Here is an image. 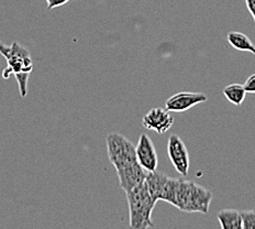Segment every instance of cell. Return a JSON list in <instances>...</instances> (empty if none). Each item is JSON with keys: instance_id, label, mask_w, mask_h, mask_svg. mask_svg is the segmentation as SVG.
<instances>
[{"instance_id": "obj_9", "label": "cell", "mask_w": 255, "mask_h": 229, "mask_svg": "<svg viewBox=\"0 0 255 229\" xmlns=\"http://www.w3.org/2000/svg\"><path fill=\"white\" fill-rule=\"evenodd\" d=\"M174 124L173 116L165 108L155 107L148 110L142 119V126L148 130H154L159 135L165 134Z\"/></svg>"}, {"instance_id": "obj_7", "label": "cell", "mask_w": 255, "mask_h": 229, "mask_svg": "<svg viewBox=\"0 0 255 229\" xmlns=\"http://www.w3.org/2000/svg\"><path fill=\"white\" fill-rule=\"evenodd\" d=\"M136 160L147 172H154L158 167V157L151 138L143 134L139 138V142L135 147Z\"/></svg>"}, {"instance_id": "obj_5", "label": "cell", "mask_w": 255, "mask_h": 229, "mask_svg": "<svg viewBox=\"0 0 255 229\" xmlns=\"http://www.w3.org/2000/svg\"><path fill=\"white\" fill-rule=\"evenodd\" d=\"M167 154L175 170L182 177H187L189 171V153L185 142L179 136L171 135L168 138Z\"/></svg>"}, {"instance_id": "obj_16", "label": "cell", "mask_w": 255, "mask_h": 229, "mask_svg": "<svg viewBox=\"0 0 255 229\" xmlns=\"http://www.w3.org/2000/svg\"><path fill=\"white\" fill-rule=\"evenodd\" d=\"M246 4L249 12L252 14V17L255 21V0H246Z\"/></svg>"}, {"instance_id": "obj_11", "label": "cell", "mask_w": 255, "mask_h": 229, "mask_svg": "<svg viewBox=\"0 0 255 229\" xmlns=\"http://www.w3.org/2000/svg\"><path fill=\"white\" fill-rule=\"evenodd\" d=\"M227 40L233 49L241 52H251L253 54L255 53V45L253 44V42L248 35L242 33V32H239V31L229 32L227 36Z\"/></svg>"}, {"instance_id": "obj_14", "label": "cell", "mask_w": 255, "mask_h": 229, "mask_svg": "<svg viewBox=\"0 0 255 229\" xmlns=\"http://www.w3.org/2000/svg\"><path fill=\"white\" fill-rule=\"evenodd\" d=\"M243 85L248 94H255V74H252Z\"/></svg>"}, {"instance_id": "obj_4", "label": "cell", "mask_w": 255, "mask_h": 229, "mask_svg": "<svg viewBox=\"0 0 255 229\" xmlns=\"http://www.w3.org/2000/svg\"><path fill=\"white\" fill-rule=\"evenodd\" d=\"M106 143L108 158L116 170L137 162L135 147L125 136L114 132L107 136Z\"/></svg>"}, {"instance_id": "obj_18", "label": "cell", "mask_w": 255, "mask_h": 229, "mask_svg": "<svg viewBox=\"0 0 255 229\" xmlns=\"http://www.w3.org/2000/svg\"><path fill=\"white\" fill-rule=\"evenodd\" d=\"M50 1H51V0H46V2H47V3H49Z\"/></svg>"}, {"instance_id": "obj_10", "label": "cell", "mask_w": 255, "mask_h": 229, "mask_svg": "<svg viewBox=\"0 0 255 229\" xmlns=\"http://www.w3.org/2000/svg\"><path fill=\"white\" fill-rule=\"evenodd\" d=\"M217 217L222 229H243L241 212L237 210H222L218 213Z\"/></svg>"}, {"instance_id": "obj_13", "label": "cell", "mask_w": 255, "mask_h": 229, "mask_svg": "<svg viewBox=\"0 0 255 229\" xmlns=\"http://www.w3.org/2000/svg\"><path fill=\"white\" fill-rule=\"evenodd\" d=\"M243 229H255V211L241 212Z\"/></svg>"}, {"instance_id": "obj_1", "label": "cell", "mask_w": 255, "mask_h": 229, "mask_svg": "<svg viewBox=\"0 0 255 229\" xmlns=\"http://www.w3.org/2000/svg\"><path fill=\"white\" fill-rule=\"evenodd\" d=\"M126 194L129 204L130 227L133 229L153 228L152 212L157 202L152 198L146 183L140 184Z\"/></svg>"}, {"instance_id": "obj_17", "label": "cell", "mask_w": 255, "mask_h": 229, "mask_svg": "<svg viewBox=\"0 0 255 229\" xmlns=\"http://www.w3.org/2000/svg\"><path fill=\"white\" fill-rule=\"evenodd\" d=\"M9 50H10V45H6L4 43H2L1 41H0V54L6 56L8 54Z\"/></svg>"}, {"instance_id": "obj_15", "label": "cell", "mask_w": 255, "mask_h": 229, "mask_svg": "<svg viewBox=\"0 0 255 229\" xmlns=\"http://www.w3.org/2000/svg\"><path fill=\"white\" fill-rule=\"evenodd\" d=\"M70 0H51V1L47 3V9L51 10V9H55L57 7H61L64 6V4H66Z\"/></svg>"}, {"instance_id": "obj_3", "label": "cell", "mask_w": 255, "mask_h": 229, "mask_svg": "<svg viewBox=\"0 0 255 229\" xmlns=\"http://www.w3.org/2000/svg\"><path fill=\"white\" fill-rule=\"evenodd\" d=\"M4 57L7 58V67L2 72V77L9 78L14 75L21 97H25L28 94V78L33 71V62L30 52L18 42H12L8 54Z\"/></svg>"}, {"instance_id": "obj_2", "label": "cell", "mask_w": 255, "mask_h": 229, "mask_svg": "<svg viewBox=\"0 0 255 229\" xmlns=\"http://www.w3.org/2000/svg\"><path fill=\"white\" fill-rule=\"evenodd\" d=\"M212 201V193L197 183L179 179L175 207L185 213L208 214Z\"/></svg>"}, {"instance_id": "obj_6", "label": "cell", "mask_w": 255, "mask_h": 229, "mask_svg": "<svg viewBox=\"0 0 255 229\" xmlns=\"http://www.w3.org/2000/svg\"><path fill=\"white\" fill-rule=\"evenodd\" d=\"M208 96L204 93L196 92H180L171 96L165 103V108L171 113H184L194 106L205 103Z\"/></svg>"}, {"instance_id": "obj_12", "label": "cell", "mask_w": 255, "mask_h": 229, "mask_svg": "<svg viewBox=\"0 0 255 229\" xmlns=\"http://www.w3.org/2000/svg\"><path fill=\"white\" fill-rule=\"evenodd\" d=\"M222 93L231 104L236 106H240L244 102L248 94L246 88H244V85L237 83L228 85V86L223 88Z\"/></svg>"}, {"instance_id": "obj_8", "label": "cell", "mask_w": 255, "mask_h": 229, "mask_svg": "<svg viewBox=\"0 0 255 229\" xmlns=\"http://www.w3.org/2000/svg\"><path fill=\"white\" fill-rule=\"evenodd\" d=\"M117 173H118L121 189L128 193V192L135 189L136 186L144 183L148 172L144 168L141 167L139 162H134L118 169Z\"/></svg>"}, {"instance_id": "obj_19", "label": "cell", "mask_w": 255, "mask_h": 229, "mask_svg": "<svg viewBox=\"0 0 255 229\" xmlns=\"http://www.w3.org/2000/svg\"><path fill=\"white\" fill-rule=\"evenodd\" d=\"M254 55H255V53H254Z\"/></svg>"}]
</instances>
